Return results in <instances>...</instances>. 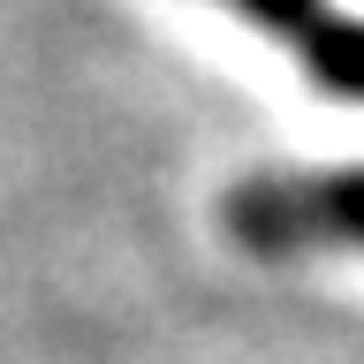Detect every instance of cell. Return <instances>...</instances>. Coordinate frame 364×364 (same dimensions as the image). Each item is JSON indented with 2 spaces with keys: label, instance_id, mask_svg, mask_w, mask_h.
Segmentation results:
<instances>
[{
  "label": "cell",
  "instance_id": "7a4b0ae2",
  "mask_svg": "<svg viewBox=\"0 0 364 364\" xmlns=\"http://www.w3.org/2000/svg\"><path fill=\"white\" fill-rule=\"evenodd\" d=\"M243 23H258L266 38L296 53V68L334 99H364V23L341 16L334 0H220Z\"/></svg>",
  "mask_w": 364,
  "mask_h": 364
},
{
  "label": "cell",
  "instance_id": "6da1fadb",
  "mask_svg": "<svg viewBox=\"0 0 364 364\" xmlns=\"http://www.w3.org/2000/svg\"><path fill=\"white\" fill-rule=\"evenodd\" d=\"M220 228L250 258L364 250V167H266L220 198Z\"/></svg>",
  "mask_w": 364,
  "mask_h": 364
}]
</instances>
